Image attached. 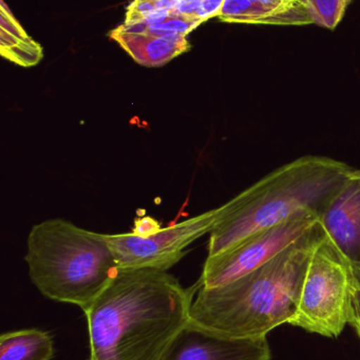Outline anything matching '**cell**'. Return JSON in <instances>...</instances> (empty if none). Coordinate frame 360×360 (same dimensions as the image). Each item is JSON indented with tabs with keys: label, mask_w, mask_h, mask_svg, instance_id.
Instances as JSON below:
<instances>
[{
	"label": "cell",
	"mask_w": 360,
	"mask_h": 360,
	"mask_svg": "<svg viewBox=\"0 0 360 360\" xmlns=\"http://www.w3.org/2000/svg\"><path fill=\"white\" fill-rule=\"evenodd\" d=\"M220 209L211 210L179 224L154 228L137 226L133 233L109 235V243L118 269H154L168 271L186 255V249L211 233Z\"/></svg>",
	"instance_id": "8992f818"
},
{
	"label": "cell",
	"mask_w": 360,
	"mask_h": 360,
	"mask_svg": "<svg viewBox=\"0 0 360 360\" xmlns=\"http://www.w3.org/2000/svg\"><path fill=\"white\" fill-rule=\"evenodd\" d=\"M350 325L356 330L357 334H359L360 338V319H357V317H353L351 319Z\"/></svg>",
	"instance_id": "e0dca14e"
},
{
	"label": "cell",
	"mask_w": 360,
	"mask_h": 360,
	"mask_svg": "<svg viewBox=\"0 0 360 360\" xmlns=\"http://www.w3.org/2000/svg\"><path fill=\"white\" fill-rule=\"evenodd\" d=\"M353 170L340 160L308 155L271 172L219 207L211 232L209 256L217 255L262 229L302 211L321 217Z\"/></svg>",
	"instance_id": "3957f363"
},
{
	"label": "cell",
	"mask_w": 360,
	"mask_h": 360,
	"mask_svg": "<svg viewBox=\"0 0 360 360\" xmlns=\"http://www.w3.org/2000/svg\"><path fill=\"white\" fill-rule=\"evenodd\" d=\"M266 338L230 340L192 323L180 332L162 360H271Z\"/></svg>",
	"instance_id": "ba28073f"
},
{
	"label": "cell",
	"mask_w": 360,
	"mask_h": 360,
	"mask_svg": "<svg viewBox=\"0 0 360 360\" xmlns=\"http://www.w3.org/2000/svg\"><path fill=\"white\" fill-rule=\"evenodd\" d=\"M203 23L198 19L184 18V17H171L158 25H120L123 30L137 33L149 34L159 37H186L190 32Z\"/></svg>",
	"instance_id": "5bb4252c"
},
{
	"label": "cell",
	"mask_w": 360,
	"mask_h": 360,
	"mask_svg": "<svg viewBox=\"0 0 360 360\" xmlns=\"http://www.w3.org/2000/svg\"><path fill=\"white\" fill-rule=\"evenodd\" d=\"M314 25L336 29L353 0H306Z\"/></svg>",
	"instance_id": "9a60e30c"
},
{
	"label": "cell",
	"mask_w": 360,
	"mask_h": 360,
	"mask_svg": "<svg viewBox=\"0 0 360 360\" xmlns=\"http://www.w3.org/2000/svg\"><path fill=\"white\" fill-rule=\"evenodd\" d=\"M318 221L316 214L302 211L249 235L222 253L209 256L197 283L201 288L221 287L249 274L299 240Z\"/></svg>",
	"instance_id": "52a82bcc"
},
{
	"label": "cell",
	"mask_w": 360,
	"mask_h": 360,
	"mask_svg": "<svg viewBox=\"0 0 360 360\" xmlns=\"http://www.w3.org/2000/svg\"><path fill=\"white\" fill-rule=\"evenodd\" d=\"M110 37L137 63L148 68L162 67L190 49L186 37H159L125 31L120 27L113 30Z\"/></svg>",
	"instance_id": "8fae6325"
},
{
	"label": "cell",
	"mask_w": 360,
	"mask_h": 360,
	"mask_svg": "<svg viewBox=\"0 0 360 360\" xmlns=\"http://www.w3.org/2000/svg\"><path fill=\"white\" fill-rule=\"evenodd\" d=\"M25 260L32 283L44 297L75 304L82 311L105 291L118 271L109 235L61 218L33 226Z\"/></svg>",
	"instance_id": "277c9868"
},
{
	"label": "cell",
	"mask_w": 360,
	"mask_h": 360,
	"mask_svg": "<svg viewBox=\"0 0 360 360\" xmlns=\"http://www.w3.org/2000/svg\"><path fill=\"white\" fill-rule=\"evenodd\" d=\"M353 317L360 319V281L359 279H357V285L354 293V313H353L352 319Z\"/></svg>",
	"instance_id": "2e32d148"
},
{
	"label": "cell",
	"mask_w": 360,
	"mask_h": 360,
	"mask_svg": "<svg viewBox=\"0 0 360 360\" xmlns=\"http://www.w3.org/2000/svg\"><path fill=\"white\" fill-rule=\"evenodd\" d=\"M325 237L321 224L270 262L217 288L194 295L190 321L230 340L266 338L295 314L311 257ZM198 285V283H197Z\"/></svg>",
	"instance_id": "7a4b0ae2"
},
{
	"label": "cell",
	"mask_w": 360,
	"mask_h": 360,
	"mask_svg": "<svg viewBox=\"0 0 360 360\" xmlns=\"http://www.w3.org/2000/svg\"><path fill=\"white\" fill-rule=\"evenodd\" d=\"M53 356L54 344L48 332L18 330L0 338V360H51Z\"/></svg>",
	"instance_id": "4fadbf2b"
},
{
	"label": "cell",
	"mask_w": 360,
	"mask_h": 360,
	"mask_svg": "<svg viewBox=\"0 0 360 360\" xmlns=\"http://www.w3.org/2000/svg\"><path fill=\"white\" fill-rule=\"evenodd\" d=\"M218 18L245 25H314L306 0H225Z\"/></svg>",
	"instance_id": "30bf717a"
},
{
	"label": "cell",
	"mask_w": 360,
	"mask_h": 360,
	"mask_svg": "<svg viewBox=\"0 0 360 360\" xmlns=\"http://www.w3.org/2000/svg\"><path fill=\"white\" fill-rule=\"evenodd\" d=\"M319 224L360 281V170L349 173L319 217Z\"/></svg>",
	"instance_id": "9c48e42d"
},
{
	"label": "cell",
	"mask_w": 360,
	"mask_h": 360,
	"mask_svg": "<svg viewBox=\"0 0 360 360\" xmlns=\"http://www.w3.org/2000/svg\"><path fill=\"white\" fill-rule=\"evenodd\" d=\"M198 285L184 288L168 271L118 269L84 311L90 360H162L190 323Z\"/></svg>",
	"instance_id": "6da1fadb"
},
{
	"label": "cell",
	"mask_w": 360,
	"mask_h": 360,
	"mask_svg": "<svg viewBox=\"0 0 360 360\" xmlns=\"http://www.w3.org/2000/svg\"><path fill=\"white\" fill-rule=\"evenodd\" d=\"M356 285L350 262L325 235L311 257L290 325L325 338H337L352 319Z\"/></svg>",
	"instance_id": "5b68a950"
},
{
	"label": "cell",
	"mask_w": 360,
	"mask_h": 360,
	"mask_svg": "<svg viewBox=\"0 0 360 360\" xmlns=\"http://www.w3.org/2000/svg\"><path fill=\"white\" fill-rule=\"evenodd\" d=\"M0 10V52L2 56L21 67L37 65L44 56L42 46L27 36L4 0H1Z\"/></svg>",
	"instance_id": "7c38bea8"
}]
</instances>
